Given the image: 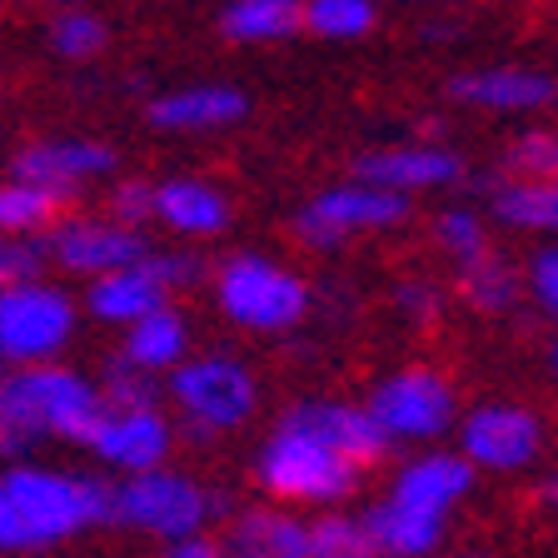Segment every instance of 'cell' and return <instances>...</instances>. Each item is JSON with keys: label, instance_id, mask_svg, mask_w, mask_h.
I'll return each mask as SVG.
<instances>
[{"label": "cell", "instance_id": "16", "mask_svg": "<svg viewBox=\"0 0 558 558\" xmlns=\"http://www.w3.org/2000/svg\"><path fill=\"white\" fill-rule=\"evenodd\" d=\"M449 95L478 110H499V116H523V110H544L558 100V81L534 65H478L449 75Z\"/></svg>", "mask_w": 558, "mask_h": 558}, {"label": "cell", "instance_id": "41", "mask_svg": "<svg viewBox=\"0 0 558 558\" xmlns=\"http://www.w3.org/2000/svg\"><path fill=\"white\" fill-rule=\"evenodd\" d=\"M548 374H554V384H558V335H554V344H548Z\"/></svg>", "mask_w": 558, "mask_h": 558}, {"label": "cell", "instance_id": "12", "mask_svg": "<svg viewBox=\"0 0 558 558\" xmlns=\"http://www.w3.org/2000/svg\"><path fill=\"white\" fill-rule=\"evenodd\" d=\"M279 429L310 434L314 444L335 449L339 459H349L354 469H369V464H379L384 453H389V439H384V429L374 424L369 409L339 404V399H304V404L284 409Z\"/></svg>", "mask_w": 558, "mask_h": 558}, {"label": "cell", "instance_id": "30", "mask_svg": "<svg viewBox=\"0 0 558 558\" xmlns=\"http://www.w3.org/2000/svg\"><path fill=\"white\" fill-rule=\"evenodd\" d=\"M310 558H379L364 519L349 513H319L310 523Z\"/></svg>", "mask_w": 558, "mask_h": 558}, {"label": "cell", "instance_id": "42", "mask_svg": "<svg viewBox=\"0 0 558 558\" xmlns=\"http://www.w3.org/2000/svg\"><path fill=\"white\" fill-rule=\"evenodd\" d=\"M11 453H15V444L5 439V429H0V459H11Z\"/></svg>", "mask_w": 558, "mask_h": 558}, {"label": "cell", "instance_id": "15", "mask_svg": "<svg viewBox=\"0 0 558 558\" xmlns=\"http://www.w3.org/2000/svg\"><path fill=\"white\" fill-rule=\"evenodd\" d=\"M170 444H174V429H170V418L160 414V404H155V409H105L90 449L110 469L150 474V469H165Z\"/></svg>", "mask_w": 558, "mask_h": 558}, {"label": "cell", "instance_id": "1", "mask_svg": "<svg viewBox=\"0 0 558 558\" xmlns=\"http://www.w3.org/2000/svg\"><path fill=\"white\" fill-rule=\"evenodd\" d=\"M105 418V399L95 379L65 369V364H40V369H0V429L25 453L40 439L90 444Z\"/></svg>", "mask_w": 558, "mask_h": 558}, {"label": "cell", "instance_id": "26", "mask_svg": "<svg viewBox=\"0 0 558 558\" xmlns=\"http://www.w3.org/2000/svg\"><path fill=\"white\" fill-rule=\"evenodd\" d=\"M65 220V199L56 190H40L31 180H0V234L5 240H31V234H50Z\"/></svg>", "mask_w": 558, "mask_h": 558}, {"label": "cell", "instance_id": "34", "mask_svg": "<svg viewBox=\"0 0 558 558\" xmlns=\"http://www.w3.org/2000/svg\"><path fill=\"white\" fill-rule=\"evenodd\" d=\"M395 310L404 314L409 325L429 329V325H439V314H444V290L434 284V279L409 275V279H399L395 284Z\"/></svg>", "mask_w": 558, "mask_h": 558}, {"label": "cell", "instance_id": "4", "mask_svg": "<svg viewBox=\"0 0 558 558\" xmlns=\"http://www.w3.org/2000/svg\"><path fill=\"white\" fill-rule=\"evenodd\" d=\"M75 335V300L50 279H25L0 290V364L5 369H40Z\"/></svg>", "mask_w": 558, "mask_h": 558}, {"label": "cell", "instance_id": "40", "mask_svg": "<svg viewBox=\"0 0 558 558\" xmlns=\"http://www.w3.org/2000/svg\"><path fill=\"white\" fill-rule=\"evenodd\" d=\"M544 504L558 513V478H548V484H544Z\"/></svg>", "mask_w": 558, "mask_h": 558}, {"label": "cell", "instance_id": "8", "mask_svg": "<svg viewBox=\"0 0 558 558\" xmlns=\"http://www.w3.org/2000/svg\"><path fill=\"white\" fill-rule=\"evenodd\" d=\"M404 215H409V195L364 185V180H344V185L319 190V195L294 215V240L310 244V250H339L349 234L389 230V225H399Z\"/></svg>", "mask_w": 558, "mask_h": 558}, {"label": "cell", "instance_id": "28", "mask_svg": "<svg viewBox=\"0 0 558 558\" xmlns=\"http://www.w3.org/2000/svg\"><path fill=\"white\" fill-rule=\"evenodd\" d=\"M374 21V0H304V31L319 40H364Z\"/></svg>", "mask_w": 558, "mask_h": 558}, {"label": "cell", "instance_id": "22", "mask_svg": "<svg viewBox=\"0 0 558 558\" xmlns=\"http://www.w3.org/2000/svg\"><path fill=\"white\" fill-rule=\"evenodd\" d=\"M379 558H424L439 548L444 538V513H424V509H404V504L384 499L369 509L364 519Z\"/></svg>", "mask_w": 558, "mask_h": 558}, {"label": "cell", "instance_id": "21", "mask_svg": "<svg viewBox=\"0 0 558 558\" xmlns=\"http://www.w3.org/2000/svg\"><path fill=\"white\" fill-rule=\"evenodd\" d=\"M155 220L185 240H209L230 225V199L209 180H165L155 185Z\"/></svg>", "mask_w": 558, "mask_h": 558}, {"label": "cell", "instance_id": "18", "mask_svg": "<svg viewBox=\"0 0 558 558\" xmlns=\"http://www.w3.org/2000/svg\"><path fill=\"white\" fill-rule=\"evenodd\" d=\"M250 116V95L234 85H185L150 100V125L174 135H199V130H225Z\"/></svg>", "mask_w": 558, "mask_h": 558}, {"label": "cell", "instance_id": "31", "mask_svg": "<svg viewBox=\"0 0 558 558\" xmlns=\"http://www.w3.org/2000/svg\"><path fill=\"white\" fill-rule=\"evenodd\" d=\"M95 389H100L105 409H155V399H160V379L145 374V369H135V364L120 360V354L105 360Z\"/></svg>", "mask_w": 558, "mask_h": 558}, {"label": "cell", "instance_id": "13", "mask_svg": "<svg viewBox=\"0 0 558 558\" xmlns=\"http://www.w3.org/2000/svg\"><path fill=\"white\" fill-rule=\"evenodd\" d=\"M120 155L100 140H35L25 150H15L11 174L15 180H31L40 190H56L60 199H70L85 180H105L116 174Z\"/></svg>", "mask_w": 558, "mask_h": 558}, {"label": "cell", "instance_id": "33", "mask_svg": "<svg viewBox=\"0 0 558 558\" xmlns=\"http://www.w3.org/2000/svg\"><path fill=\"white\" fill-rule=\"evenodd\" d=\"M504 180H558V135L529 130L504 150Z\"/></svg>", "mask_w": 558, "mask_h": 558}, {"label": "cell", "instance_id": "20", "mask_svg": "<svg viewBox=\"0 0 558 558\" xmlns=\"http://www.w3.org/2000/svg\"><path fill=\"white\" fill-rule=\"evenodd\" d=\"M474 484V464L464 453H424L414 464H404L395 474L389 499L404 509H424V513H449V504H459Z\"/></svg>", "mask_w": 558, "mask_h": 558}, {"label": "cell", "instance_id": "5", "mask_svg": "<svg viewBox=\"0 0 558 558\" xmlns=\"http://www.w3.org/2000/svg\"><path fill=\"white\" fill-rule=\"evenodd\" d=\"M215 509H225L220 494L199 488L180 469H150V474H130L116 484V523H130L140 534L155 538H190Z\"/></svg>", "mask_w": 558, "mask_h": 558}, {"label": "cell", "instance_id": "10", "mask_svg": "<svg viewBox=\"0 0 558 558\" xmlns=\"http://www.w3.org/2000/svg\"><path fill=\"white\" fill-rule=\"evenodd\" d=\"M46 259H56L60 269L85 279L116 275V269H130L140 259H150L155 244L145 240V230H125L110 215H70L56 230L46 234Z\"/></svg>", "mask_w": 558, "mask_h": 558}, {"label": "cell", "instance_id": "3", "mask_svg": "<svg viewBox=\"0 0 558 558\" xmlns=\"http://www.w3.org/2000/svg\"><path fill=\"white\" fill-rule=\"evenodd\" d=\"M215 300H220L225 319H234L240 329L279 335L310 314V284L279 259L230 255L215 269Z\"/></svg>", "mask_w": 558, "mask_h": 558}, {"label": "cell", "instance_id": "43", "mask_svg": "<svg viewBox=\"0 0 558 558\" xmlns=\"http://www.w3.org/2000/svg\"><path fill=\"white\" fill-rule=\"evenodd\" d=\"M453 558H494V554H453Z\"/></svg>", "mask_w": 558, "mask_h": 558}, {"label": "cell", "instance_id": "36", "mask_svg": "<svg viewBox=\"0 0 558 558\" xmlns=\"http://www.w3.org/2000/svg\"><path fill=\"white\" fill-rule=\"evenodd\" d=\"M46 269V244L40 240H5L0 234V290L25 284V279H40Z\"/></svg>", "mask_w": 558, "mask_h": 558}, {"label": "cell", "instance_id": "17", "mask_svg": "<svg viewBox=\"0 0 558 558\" xmlns=\"http://www.w3.org/2000/svg\"><path fill=\"white\" fill-rule=\"evenodd\" d=\"M160 310H170V290H165V279L155 275L150 259L90 279V290H85V314L100 319V325H116V329H130V325H140L145 314H160Z\"/></svg>", "mask_w": 558, "mask_h": 558}, {"label": "cell", "instance_id": "38", "mask_svg": "<svg viewBox=\"0 0 558 558\" xmlns=\"http://www.w3.org/2000/svg\"><path fill=\"white\" fill-rule=\"evenodd\" d=\"M150 265H155V275L165 279V290H190V284H199L205 279V259L199 255H190V250H155L150 255Z\"/></svg>", "mask_w": 558, "mask_h": 558}, {"label": "cell", "instance_id": "39", "mask_svg": "<svg viewBox=\"0 0 558 558\" xmlns=\"http://www.w3.org/2000/svg\"><path fill=\"white\" fill-rule=\"evenodd\" d=\"M165 558H225V548H220V538L190 534V538H174V544L165 548Z\"/></svg>", "mask_w": 558, "mask_h": 558}, {"label": "cell", "instance_id": "29", "mask_svg": "<svg viewBox=\"0 0 558 558\" xmlns=\"http://www.w3.org/2000/svg\"><path fill=\"white\" fill-rule=\"evenodd\" d=\"M105 46H110V31H105V21L95 11H85V5H60V11L50 15V50H56V56L95 60Z\"/></svg>", "mask_w": 558, "mask_h": 558}, {"label": "cell", "instance_id": "32", "mask_svg": "<svg viewBox=\"0 0 558 558\" xmlns=\"http://www.w3.org/2000/svg\"><path fill=\"white\" fill-rule=\"evenodd\" d=\"M434 244H439L453 265H469V259H478V255L494 250V244H488L484 220H478L474 209H464V205L439 209V220H434Z\"/></svg>", "mask_w": 558, "mask_h": 558}, {"label": "cell", "instance_id": "7", "mask_svg": "<svg viewBox=\"0 0 558 558\" xmlns=\"http://www.w3.org/2000/svg\"><path fill=\"white\" fill-rule=\"evenodd\" d=\"M255 474L279 504H335L354 488L360 469L325 444H314L310 434L275 429V439L259 449Z\"/></svg>", "mask_w": 558, "mask_h": 558}, {"label": "cell", "instance_id": "25", "mask_svg": "<svg viewBox=\"0 0 558 558\" xmlns=\"http://www.w3.org/2000/svg\"><path fill=\"white\" fill-rule=\"evenodd\" d=\"M488 209H494V220L513 225V230L558 234V180H494Z\"/></svg>", "mask_w": 558, "mask_h": 558}, {"label": "cell", "instance_id": "37", "mask_svg": "<svg viewBox=\"0 0 558 558\" xmlns=\"http://www.w3.org/2000/svg\"><path fill=\"white\" fill-rule=\"evenodd\" d=\"M523 284H529V294L538 300V310H544L548 319L558 325V244H548V250H538V255L529 259Z\"/></svg>", "mask_w": 558, "mask_h": 558}, {"label": "cell", "instance_id": "27", "mask_svg": "<svg viewBox=\"0 0 558 558\" xmlns=\"http://www.w3.org/2000/svg\"><path fill=\"white\" fill-rule=\"evenodd\" d=\"M523 294V275L504 255H478L469 265H459V300L478 314H509Z\"/></svg>", "mask_w": 558, "mask_h": 558}, {"label": "cell", "instance_id": "35", "mask_svg": "<svg viewBox=\"0 0 558 558\" xmlns=\"http://www.w3.org/2000/svg\"><path fill=\"white\" fill-rule=\"evenodd\" d=\"M110 220L125 230H145L155 220V185L150 180H116L110 185Z\"/></svg>", "mask_w": 558, "mask_h": 558}, {"label": "cell", "instance_id": "6", "mask_svg": "<svg viewBox=\"0 0 558 558\" xmlns=\"http://www.w3.org/2000/svg\"><path fill=\"white\" fill-rule=\"evenodd\" d=\"M170 399L180 404L185 424L209 439V434L240 429L244 418L255 414V374L244 369L240 360H225V354H195L180 369L170 374Z\"/></svg>", "mask_w": 558, "mask_h": 558}, {"label": "cell", "instance_id": "11", "mask_svg": "<svg viewBox=\"0 0 558 558\" xmlns=\"http://www.w3.org/2000/svg\"><path fill=\"white\" fill-rule=\"evenodd\" d=\"M459 449L474 469H494V474H513L529 469L544 449V424L519 404H478L459 424Z\"/></svg>", "mask_w": 558, "mask_h": 558}, {"label": "cell", "instance_id": "24", "mask_svg": "<svg viewBox=\"0 0 558 558\" xmlns=\"http://www.w3.org/2000/svg\"><path fill=\"white\" fill-rule=\"evenodd\" d=\"M304 31V0H230L220 11V35L234 46H275Z\"/></svg>", "mask_w": 558, "mask_h": 558}, {"label": "cell", "instance_id": "2", "mask_svg": "<svg viewBox=\"0 0 558 558\" xmlns=\"http://www.w3.org/2000/svg\"><path fill=\"white\" fill-rule=\"evenodd\" d=\"M0 494L21 523L25 548H50L95 523H116V484H105L100 474L15 464L11 474H0Z\"/></svg>", "mask_w": 558, "mask_h": 558}, {"label": "cell", "instance_id": "23", "mask_svg": "<svg viewBox=\"0 0 558 558\" xmlns=\"http://www.w3.org/2000/svg\"><path fill=\"white\" fill-rule=\"evenodd\" d=\"M185 354H190V329H185V314H174V310L145 314V319L130 325L125 339H120V360H130L135 369L155 374V379L180 369Z\"/></svg>", "mask_w": 558, "mask_h": 558}, {"label": "cell", "instance_id": "19", "mask_svg": "<svg viewBox=\"0 0 558 558\" xmlns=\"http://www.w3.org/2000/svg\"><path fill=\"white\" fill-rule=\"evenodd\" d=\"M220 548L225 558H310V523L269 509V504L240 509L225 523Z\"/></svg>", "mask_w": 558, "mask_h": 558}, {"label": "cell", "instance_id": "9", "mask_svg": "<svg viewBox=\"0 0 558 558\" xmlns=\"http://www.w3.org/2000/svg\"><path fill=\"white\" fill-rule=\"evenodd\" d=\"M384 439H439L453 424V384L434 369H399L364 404Z\"/></svg>", "mask_w": 558, "mask_h": 558}, {"label": "cell", "instance_id": "14", "mask_svg": "<svg viewBox=\"0 0 558 558\" xmlns=\"http://www.w3.org/2000/svg\"><path fill=\"white\" fill-rule=\"evenodd\" d=\"M354 180L379 190H444L453 180H464V160L449 150V145H429V140H414V145H384V150H364L354 160Z\"/></svg>", "mask_w": 558, "mask_h": 558}]
</instances>
